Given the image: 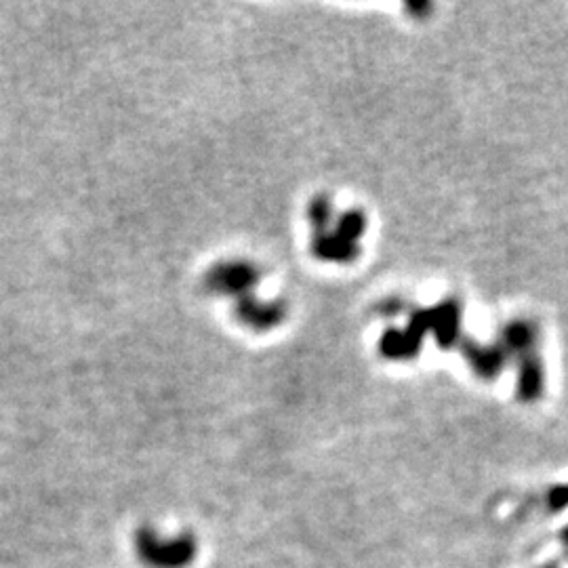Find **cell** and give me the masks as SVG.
Instances as JSON below:
<instances>
[{
    "label": "cell",
    "instance_id": "1",
    "mask_svg": "<svg viewBox=\"0 0 568 568\" xmlns=\"http://www.w3.org/2000/svg\"><path fill=\"white\" fill-rule=\"evenodd\" d=\"M137 550L150 566L154 568H179L192 558V541L175 539L162 541L160 537L144 533L137 541Z\"/></svg>",
    "mask_w": 568,
    "mask_h": 568
}]
</instances>
